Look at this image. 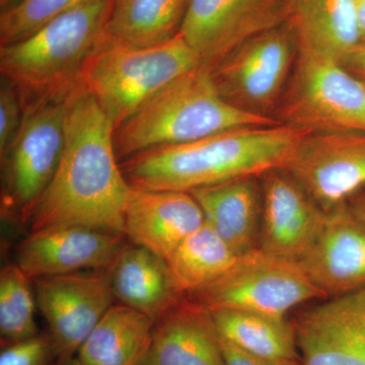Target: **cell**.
Segmentation results:
<instances>
[{
	"mask_svg": "<svg viewBox=\"0 0 365 365\" xmlns=\"http://www.w3.org/2000/svg\"><path fill=\"white\" fill-rule=\"evenodd\" d=\"M114 134L111 119L79 86L69 107L63 155L30 216V232L86 227L125 235L132 188L118 163Z\"/></svg>",
	"mask_w": 365,
	"mask_h": 365,
	"instance_id": "obj_1",
	"label": "cell"
},
{
	"mask_svg": "<svg viewBox=\"0 0 365 365\" xmlns=\"http://www.w3.org/2000/svg\"><path fill=\"white\" fill-rule=\"evenodd\" d=\"M307 134L284 124L242 127L150 148L126 158L120 168L131 188L190 193L284 169Z\"/></svg>",
	"mask_w": 365,
	"mask_h": 365,
	"instance_id": "obj_2",
	"label": "cell"
},
{
	"mask_svg": "<svg viewBox=\"0 0 365 365\" xmlns=\"http://www.w3.org/2000/svg\"><path fill=\"white\" fill-rule=\"evenodd\" d=\"M278 124L267 115L228 103L210 71L199 66L165 86L115 129V150L123 162L158 146L191 143L242 127Z\"/></svg>",
	"mask_w": 365,
	"mask_h": 365,
	"instance_id": "obj_3",
	"label": "cell"
},
{
	"mask_svg": "<svg viewBox=\"0 0 365 365\" xmlns=\"http://www.w3.org/2000/svg\"><path fill=\"white\" fill-rule=\"evenodd\" d=\"M114 0H88L64 11L24 39L0 47L1 78L23 103L71 90L107 37Z\"/></svg>",
	"mask_w": 365,
	"mask_h": 365,
	"instance_id": "obj_4",
	"label": "cell"
},
{
	"mask_svg": "<svg viewBox=\"0 0 365 365\" xmlns=\"http://www.w3.org/2000/svg\"><path fill=\"white\" fill-rule=\"evenodd\" d=\"M199 66L195 53L180 32L153 46L106 37L86 64L79 83L116 129L165 86Z\"/></svg>",
	"mask_w": 365,
	"mask_h": 365,
	"instance_id": "obj_5",
	"label": "cell"
},
{
	"mask_svg": "<svg viewBox=\"0 0 365 365\" xmlns=\"http://www.w3.org/2000/svg\"><path fill=\"white\" fill-rule=\"evenodd\" d=\"M79 86L24 103L21 130L1 158V213L28 223L58 169L72 96Z\"/></svg>",
	"mask_w": 365,
	"mask_h": 365,
	"instance_id": "obj_6",
	"label": "cell"
},
{
	"mask_svg": "<svg viewBox=\"0 0 365 365\" xmlns=\"http://www.w3.org/2000/svg\"><path fill=\"white\" fill-rule=\"evenodd\" d=\"M278 115L307 133H365V85L337 60L299 51Z\"/></svg>",
	"mask_w": 365,
	"mask_h": 365,
	"instance_id": "obj_7",
	"label": "cell"
},
{
	"mask_svg": "<svg viewBox=\"0 0 365 365\" xmlns=\"http://www.w3.org/2000/svg\"><path fill=\"white\" fill-rule=\"evenodd\" d=\"M207 309H235L283 317L311 299H327L299 263L261 249L240 256L215 282L187 295Z\"/></svg>",
	"mask_w": 365,
	"mask_h": 365,
	"instance_id": "obj_8",
	"label": "cell"
},
{
	"mask_svg": "<svg viewBox=\"0 0 365 365\" xmlns=\"http://www.w3.org/2000/svg\"><path fill=\"white\" fill-rule=\"evenodd\" d=\"M297 54V40L285 24L237 46L211 69V76L228 103L266 115L281 98Z\"/></svg>",
	"mask_w": 365,
	"mask_h": 365,
	"instance_id": "obj_9",
	"label": "cell"
},
{
	"mask_svg": "<svg viewBox=\"0 0 365 365\" xmlns=\"http://www.w3.org/2000/svg\"><path fill=\"white\" fill-rule=\"evenodd\" d=\"M33 284L57 359L64 364L76 356L114 304L110 269L44 276L33 279Z\"/></svg>",
	"mask_w": 365,
	"mask_h": 365,
	"instance_id": "obj_10",
	"label": "cell"
},
{
	"mask_svg": "<svg viewBox=\"0 0 365 365\" xmlns=\"http://www.w3.org/2000/svg\"><path fill=\"white\" fill-rule=\"evenodd\" d=\"M292 0H189L180 34L211 71L237 46L285 25Z\"/></svg>",
	"mask_w": 365,
	"mask_h": 365,
	"instance_id": "obj_11",
	"label": "cell"
},
{
	"mask_svg": "<svg viewBox=\"0 0 365 365\" xmlns=\"http://www.w3.org/2000/svg\"><path fill=\"white\" fill-rule=\"evenodd\" d=\"M282 170L331 212L365 187V133L307 134Z\"/></svg>",
	"mask_w": 365,
	"mask_h": 365,
	"instance_id": "obj_12",
	"label": "cell"
},
{
	"mask_svg": "<svg viewBox=\"0 0 365 365\" xmlns=\"http://www.w3.org/2000/svg\"><path fill=\"white\" fill-rule=\"evenodd\" d=\"M292 323L302 365H365V287L324 299Z\"/></svg>",
	"mask_w": 365,
	"mask_h": 365,
	"instance_id": "obj_13",
	"label": "cell"
},
{
	"mask_svg": "<svg viewBox=\"0 0 365 365\" xmlns=\"http://www.w3.org/2000/svg\"><path fill=\"white\" fill-rule=\"evenodd\" d=\"M126 245V235L97 228H49L30 232L19 246L16 263L32 279L110 269Z\"/></svg>",
	"mask_w": 365,
	"mask_h": 365,
	"instance_id": "obj_14",
	"label": "cell"
},
{
	"mask_svg": "<svg viewBox=\"0 0 365 365\" xmlns=\"http://www.w3.org/2000/svg\"><path fill=\"white\" fill-rule=\"evenodd\" d=\"M260 249L300 263L318 239L327 212L284 170L263 176Z\"/></svg>",
	"mask_w": 365,
	"mask_h": 365,
	"instance_id": "obj_15",
	"label": "cell"
},
{
	"mask_svg": "<svg viewBox=\"0 0 365 365\" xmlns=\"http://www.w3.org/2000/svg\"><path fill=\"white\" fill-rule=\"evenodd\" d=\"M299 265L328 299L365 287V225L348 204L327 213Z\"/></svg>",
	"mask_w": 365,
	"mask_h": 365,
	"instance_id": "obj_16",
	"label": "cell"
},
{
	"mask_svg": "<svg viewBox=\"0 0 365 365\" xmlns=\"http://www.w3.org/2000/svg\"><path fill=\"white\" fill-rule=\"evenodd\" d=\"M205 222L193 195L181 191L132 188L124 215V234L132 244L169 261L178 247Z\"/></svg>",
	"mask_w": 365,
	"mask_h": 365,
	"instance_id": "obj_17",
	"label": "cell"
},
{
	"mask_svg": "<svg viewBox=\"0 0 365 365\" xmlns=\"http://www.w3.org/2000/svg\"><path fill=\"white\" fill-rule=\"evenodd\" d=\"M145 365H225L210 311L180 299L155 322Z\"/></svg>",
	"mask_w": 365,
	"mask_h": 365,
	"instance_id": "obj_18",
	"label": "cell"
},
{
	"mask_svg": "<svg viewBox=\"0 0 365 365\" xmlns=\"http://www.w3.org/2000/svg\"><path fill=\"white\" fill-rule=\"evenodd\" d=\"M256 179L242 178L190 192L205 222L237 256L260 249L263 195Z\"/></svg>",
	"mask_w": 365,
	"mask_h": 365,
	"instance_id": "obj_19",
	"label": "cell"
},
{
	"mask_svg": "<svg viewBox=\"0 0 365 365\" xmlns=\"http://www.w3.org/2000/svg\"><path fill=\"white\" fill-rule=\"evenodd\" d=\"M110 277L120 304L155 322L185 297L175 284L168 261L137 245L124 247L110 268Z\"/></svg>",
	"mask_w": 365,
	"mask_h": 365,
	"instance_id": "obj_20",
	"label": "cell"
},
{
	"mask_svg": "<svg viewBox=\"0 0 365 365\" xmlns=\"http://www.w3.org/2000/svg\"><path fill=\"white\" fill-rule=\"evenodd\" d=\"M287 24L299 51L337 61L361 42L353 0H292Z\"/></svg>",
	"mask_w": 365,
	"mask_h": 365,
	"instance_id": "obj_21",
	"label": "cell"
},
{
	"mask_svg": "<svg viewBox=\"0 0 365 365\" xmlns=\"http://www.w3.org/2000/svg\"><path fill=\"white\" fill-rule=\"evenodd\" d=\"M155 321L123 304H113L79 348L81 365H144Z\"/></svg>",
	"mask_w": 365,
	"mask_h": 365,
	"instance_id": "obj_22",
	"label": "cell"
},
{
	"mask_svg": "<svg viewBox=\"0 0 365 365\" xmlns=\"http://www.w3.org/2000/svg\"><path fill=\"white\" fill-rule=\"evenodd\" d=\"M222 339L244 351L279 362H302L294 323L283 317L235 309L210 312Z\"/></svg>",
	"mask_w": 365,
	"mask_h": 365,
	"instance_id": "obj_23",
	"label": "cell"
},
{
	"mask_svg": "<svg viewBox=\"0 0 365 365\" xmlns=\"http://www.w3.org/2000/svg\"><path fill=\"white\" fill-rule=\"evenodd\" d=\"M189 0H114L107 37L127 44L153 46L181 30Z\"/></svg>",
	"mask_w": 365,
	"mask_h": 365,
	"instance_id": "obj_24",
	"label": "cell"
},
{
	"mask_svg": "<svg viewBox=\"0 0 365 365\" xmlns=\"http://www.w3.org/2000/svg\"><path fill=\"white\" fill-rule=\"evenodd\" d=\"M239 257L205 222L184 240L168 263L178 289L187 297L222 277Z\"/></svg>",
	"mask_w": 365,
	"mask_h": 365,
	"instance_id": "obj_25",
	"label": "cell"
},
{
	"mask_svg": "<svg viewBox=\"0 0 365 365\" xmlns=\"http://www.w3.org/2000/svg\"><path fill=\"white\" fill-rule=\"evenodd\" d=\"M37 307L33 279L18 264L4 266L0 272V338L1 346L39 335L35 319Z\"/></svg>",
	"mask_w": 365,
	"mask_h": 365,
	"instance_id": "obj_26",
	"label": "cell"
},
{
	"mask_svg": "<svg viewBox=\"0 0 365 365\" xmlns=\"http://www.w3.org/2000/svg\"><path fill=\"white\" fill-rule=\"evenodd\" d=\"M88 0H21L0 16V46L24 39L64 11Z\"/></svg>",
	"mask_w": 365,
	"mask_h": 365,
	"instance_id": "obj_27",
	"label": "cell"
},
{
	"mask_svg": "<svg viewBox=\"0 0 365 365\" xmlns=\"http://www.w3.org/2000/svg\"><path fill=\"white\" fill-rule=\"evenodd\" d=\"M0 365H61L49 333H40L31 339L1 346Z\"/></svg>",
	"mask_w": 365,
	"mask_h": 365,
	"instance_id": "obj_28",
	"label": "cell"
},
{
	"mask_svg": "<svg viewBox=\"0 0 365 365\" xmlns=\"http://www.w3.org/2000/svg\"><path fill=\"white\" fill-rule=\"evenodd\" d=\"M25 107L18 88L1 78L0 83V155L14 140L23 124Z\"/></svg>",
	"mask_w": 365,
	"mask_h": 365,
	"instance_id": "obj_29",
	"label": "cell"
},
{
	"mask_svg": "<svg viewBox=\"0 0 365 365\" xmlns=\"http://www.w3.org/2000/svg\"><path fill=\"white\" fill-rule=\"evenodd\" d=\"M225 365H302V362H279L244 351L220 337Z\"/></svg>",
	"mask_w": 365,
	"mask_h": 365,
	"instance_id": "obj_30",
	"label": "cell"
},
{
	"mask_svg": "<svg viewBox=\"0 0 365 365\" xmlns=\"http://www.w3.org/2000/svg\"><path fill=\"white\" fill-rule=\"evenodd\" d=\"M341 66L365 85V41H361L340 59Z\"/></svg>",
	"mask_w": 365,
	"mask_h": 365,
	"instance_id": "obj_31",
	"label": "cell"
},
{
	"mask_svg": "<svg viewBox=\"0 0 365 365\" xmlns=\"http://www.w3.org/2000/svg\"><path fill=\"white\" fill-rule=\"evenodd\" d=\"M348 205L355 216L365 225V193L359 192V194L352 197Z\"/></svg>",
	"mask_w": 365,
	"mask_h": 365,
	"instance_id": "obj_32",
	"label": "cell"
},
{
	"mask_svg": "<svg viewBox=\"0 0 365 365\" xmlns=\"http://www.w3.org/2000/svg\"><path fill=\"white\" fill-rule=\"evenodd\" d=\"M357 21H359L360 38L365 41V0H353Z\"/></svg>",
	"mask_w": 365,
	"mask_h": 365,
	"instance_id": "obj_33",
	"label": "cell"
},
{
	"mask_svg": "<svg viewBox=\"0 0 365 365\" xmlns=\"http://www.w3.org/2000/svg\"><path fill=\"white\" fill-rule=\"evenodd\" d=\"M21 0H0V6H1V11H6V9H11L16 4H20Z\"/></svg>",
	"mask_w": 365,
	"mask_h": 365,
	"instance_id": "obj_34",
	"label": "cell"
},
{
	"mask_svg": "<svg viewBox=\"0 0 365 365\" xmlns=\"http://www.w3.org/2000/svg\"><path fill=\"white\" fill-rule=\"evenodd\" d=\"M62 365H81V364H79L78 360L76 359V357H74V359L69 360V361H67V362H66V364H62Z\"/></svg>",
	"mask_w": 365,
	"mask_h": 365,
	"instance_id": "obj_35",
	"label": "cell"
},
{
	"mask_svg": "<svg viewBox=\"0 0 365 365\" xmlns=\"http://www.w3.org/2000/svg\"><path fill=\"white\" fill-rule=\"evenodd\" d=\"M144 365H145V364H144Z\"/></svg>",
	"mask_w": 365,
	"mask_h": 365,
	"instance_id": "obj_36",
	"label": "cell"
}]
</instances>
